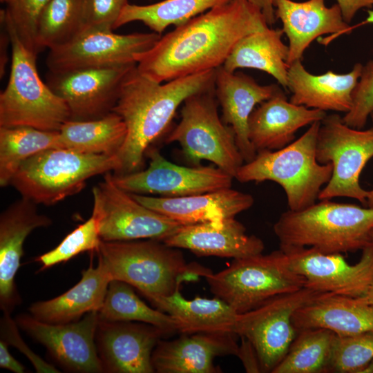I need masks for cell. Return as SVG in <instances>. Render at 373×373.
<instances>
[{
    "label": "cell",
    "instance_id": "cell-1",
    "mask_svg": "<svg viewBox=\"0 0 373 373\" xmlns=\"http://www.w3.org/2000/svg\"><path fill=\"white\" fill-rule=\"evenodd\" d=\"M268 27L256 6L246 0H230L161 36L136 57V68L159 83L215 70L241 38Z\"/></svg>",
    "mask_w": 373,
    "mask_h": 373
},
{
    "label": "cell",
    "instance_id": "cell-2",
    "mask_svg": "<svg viewBox=\"0 0 373 373\" xmlns=\"http://www.w3.org/2000/svg\"><path fill=\"white\" fill-rule=\"evenodd\" d=\"M215 75L216 69L162 84L133 67L122 84L112 111L126 127L125 141L115 155L113 174L141 170L148 149L168 130L179 106L191 95L213 88Z\"/></svg>",
    "mask_w": 373,
    "mask_h": 373
},
{
    "label": "cell",
    "instance_id": "cell-3",
    "mask_svg": "<svg viewBox=\"0 0 373 373\" xmlns=\"http://www.w3.org/2000/svg\"><path fill=\"white\" fill-rule=\"evenodd\" d=\"M96 253L111 280L129 284L149 302L212 273L200 264L186 262L179 249L157 240H102Z\"/></svg>",
    "mask_w": 373,
    "mask_h": 373
},
{
    "label": "cell",
    "instance_id": "cell-4",
    "mask_svg": "<svg viewBox=\"0 0 373 373\" xmlns=\"http://www.w3.org/2000/svg\"><path fill=\"white\" fill-rule=\"evenodd\" d=\"M372 228L373 207L323 200L283 213L274 231L280 249L312 247L325 254H343L371 243Z\"/></svg>",
    "mask_w": 373,
    "mask_h": 373
},
{
    "label": "cell",
    "instance_id": "cell-5",
    "mask_svg": "<svg viewBox=\"0 0 373 373\" xmlns=\"http://www.w3.org/2000/svg\"><path fill=\"white\" fill-rule=\"evenodd\" d=\"M320 121L286 146L263 150L238 169L235 179L240 182L272 181L283 189L289 210L299 211L316 202L328 183L332 166L316 159V142Z\"/></svg>",
    "mask_w": 373,
    "mask_h": 373
},
{
    "label": "cell",
    "instance_id": "cell-6",
    "mask_svg": "<svg viewBox=\"0 0 373 373\" xmlns=\"http://www.w3.org/2000/svg\"><path fill=\"white\" fill-rule=\"evenodd\" d=\"M10 37L11 66L6 88L0 94V127L30 126L59 131L70 119L66 102L39 77L37 56L21 42L1 10Z\"/></svg>",
    "mask_w": 373,
    "mask_h": 373
},
{
    "label": "cell",
    "instance_id": "cell-7",
    "mask_svg": "<svg viewBox=\"0 0 373 373\" xmlns=\"http://www.w3.org/2000/svg\"><path fill=\"white\" fill-rule=\"evenodd\" d=\"M115 167V155L54 148L25 160L10 184L36 204L52 205L81 191L90 178Z\"/></svg>",
    "mask_w": 373,
    "mask_h": 373
},
{
    "label": "cell",
    "instance_id": "cell-8",
    "mask_svg": "<svg viewBox=\"0 0 373 373\" xmlns=\"http://www.w3.org/2000/svg\"><path fill=\"white\" fill-rule=\"evenodd\" d=\"M213 294L238 314L305 287V280L290 267L280 249L267 254L233 259L224 269L205 277Z\"/></svg>",
    "mask_w": 373,
    "mask_h": 373
},
{
    "label": "cell",
    "instance_id": "cell-9",
    "mask_svg": "<svg viewBox=\"0 0 373 373\" xmlns=\"http://www.w3.org/2000/svg\"><path fill=\"white\" fill-rule=\"evenodd\" d=\"M215 86L189 97L182 104L179 123L166 137L175 142L193 164L209 161L233 178L244 164L232 128L220 118Z\"/></svg>",
    "mask_w": 373,
    "mask_h": 373
},
{
    "label": "cell",
    "instance_id": "cell-10",
    "mask_svg": "<svg viewBox=\"0 0 373 373\" xmlns=\"http://www.w3.org/2000/svg\"><path fill=\"white\" fill-rule=\"evenodd\" d=\"M373 157V127L357 129L346 125L338 114L327 115L321 122L316 142V159L329 163L332 174L318 198L356 199L367 204V191L359 182L362 170Z\"/></svg>",
    "mask_w": 373,
    "mask_h": 373
},
{
    "label": "cell",
    "instance_id": "cell-11",
    "mask_svg": "<svg viewBox=\"0 0 373 373\" xmlns=\"http://www.w3.org/2000/svg\"><path fill=\"white\" fill-rule=\"evenodd\" d=\"M323 294L304 287L238 314L233 333L253 345L261 372L271 373L287 352L298 332L292 322L295 312Z\"/></svg>",
    "mask_w": 373,
    "mask_h": 373
},
{
    "label": "cell",
    "instance_id": "cell-12",
    "mask_svg": "<svg viewBox=\"0 0 373 373\" xmlns=\"http://www.w3.org/2000/svg\"><path fill=\"white\" fill-rule=\"evenodd\" d=\"M162 35L151 32L119 35L113 30L89 28L67 43L49 50L48 72L136 64V57L152 48Z\"/></svg>",
    "mask_w": 373,
    "mask_h": 373
},
{
    "label": "cell",
    "instance_id": "cell-13",
    "mask_svg": "<svg viewBox=\"0 0 373 373\" xmlns=\"http://www.w3.org/2000/svg\"><path fill=\"white\" fill-rule=\"evenodd\" d=\"M92 192V214L97 220L102 240L163 241L182 225L137 202L115 184L111 171L104 174V180Z\"/></svg>",
    "mask_w": 373,
    "mask_h": 373
},
{
    "label": "cell",
    "instance_id": "cell-14",
    "mask_svg": "<svg viewBox=\"0 0 373 373\" xmlns=\"http://www.w3.org/2000/svg\"><path fill=\"white\" fill-rule=\"evenodd\" d=\"M149 166L133 173L115 175V184L135 194L181 197L231 187L233 177L216 166L189 167L165 158L157 149L149 148Z\"/></svg>",
    "mask_w": 373,
    "mask_h": 373
},
{
    "label": "cell",
    "instance_id": "cell-15",
    "mask_svg": "<svg viewBox=\"0 0 373 373\" xmlns=\"http://www.w3.org/2000/svg\"><path fill=\"white\" fill-rule=\"evenodd\" d=\"M281 250L292 270L305 278V287L318 292L359 298L373 281V242L362 249L360 260L354 265L342 254H325L312 247Z\"/></svg>",
    "mask_w": 373,
    "mask_h": 373
},
{
    "label": "cell",
    "instance_id": "cell-16",
    "mask_svg": "<svg viewBox=\"0 0 373 373\" xmlns=\"http://www.w3.org/2000/svg\"><path fill=\"white\" fill-rule=\"evenodd\" d=\"M19 328L44 345L50 356L64 370L77 373L104 372L95 335L98 312H91L77 321L52 324L40 321L31 314H19Z\"/></svg>",
    "mask_w": 373,
    "mask_h": 373
},
{
    "label": "cell",
    "instance_id": "cell-17",
    "mask_svg": "<svg viewBox=\"0 0 373 373\" xmlns=\"http://www.w3.org/2000/svg\"><path fill=\"white\" fill-rule=\"evenodd\" d=\"M135 66L48 72L46 84L66 102L70 119H97L112 112L125 77Z\"/></svg>",
    "mask_w": 373,
    "mask_h": 373
},
{
    "label": "cell",
    "instance_id": "cell-18",
    "mask_svg": "<svg viewBox=\"0 0 373 373\" xmlns=\"http://www.w3.org/2000/svg\"><path fill=\"white\" fill-rule=\"evenodd\" d=\"M168 333L144 323L99 320L95 343L103 372L152 373V353Z\"/></svg>",
    "mask_w": 373,
    "mask_h": 373
},
{
    "label": "cell",
    "instance_id": "cell-19",
    "mask_svg": "<svg viewBox=\"0 0 373 373\" xmlns=\"http://www.w3.org/2000/svg\"><path fill=\"white\" fill-rule=\"evenodd\" d=\"M37 204L22 197L0 216V307L11 314L21 303L15 276L24 254L23 244L35 229L47 227L52 220L39 213Z\"/></svg>",
    "mask_w": 373,
    "mask_h": 373
},
{
    "label": "cell",
    "instance_id": "cell-20",
    "mask_svg": "<svg viewBox=\"0 0 373 373\" xmlns=\"http://www.w3.org/2000/svg\"><path fill=\"white\" fill-rule=\"evenodd\" d=\"M232 332L182 334L163 340L154 348L151 363L157 373H218L216 357L236 356L239 344Z\"/></svg>",
    "mask_w": 373,
    "mask_h": 373
},
{
    "label": "cell",
    "instance_id": "cell-21",
    "mask_svg": "<svg viewBox=\"0 0 373 373\" xmlns=\"http://www.w3.org/2000/svg\"><path fill=\"white\" fill-rule=\"evenodd\" d=\"M276 18L283 23V31L289 39V66L301 60L305 50L316 39L331 34L319 43L327 45L338 36L345 34L349 24L342 16L339 6L336 3L327 7L325 0H307L298 2L292 0H274Z\"/></svg>",
    "mask_w": 373,
    "mask_h": 373
},
{
    "label": "cell",
    "instance_id": "cell-22",
    "mask_svg": "<svg viewBox=\"0 0 373 373\" xmlns=\"http://www.w3.org/2000/svg\"><path fill=\"white\" fill-rule=\"evenodd\" d=\"M215 94L222 108V119L230 126L245 162L256 155L248 134L249 117L257 104L271 97L280 88L260 85L242 72H229L222 66L216 69Z\"/></svg>",
    "mask_w": 373,
    "mask_h": 373
},
{
    "label": "cell",
    "instance_id": "cell-23",
    "mask_svg": "<svg viewBox=\"0 0 373 373\" xmlns=\"http://www.w3.org/2000/svg\"><path fill=\"white\" fill-rule=\"evenodd\" d=\"M162 242L186 249L199 256L233 259L262 253L263 241L248 235L245 227L235 218L191 224H182Z\"/></svg>",
    "mask_w": 373,
    "mask_h": 373
},
{
    "label": "cell",
    "instance_id": "cell-24",
    "mask_svg": "<svg viewBox=\"0 0 373 373\" xmlns=\"http://www.w3.org/2000/svg\"><path fill=\"white\" fill-rule=\"evenodd\" d=\"M326 112L287 101L281 89L251 113L248 124L250 142L256 153L282 149L294 140L300 128L321 122Z\"/></svg>",
    "mask_w": 373,
    "mask_h": 373
},
{
    "label": "cell",
    "instance_id": "cell-25",
    "mask_svg": "<svg viewBox=\"0 0 373 373\" xmlns=\"http://www.w3.org/2000/svg\"><path fill=\"white\" fill-rule=\"evenodd\" d=\"M131 194L145 207L182 224L236 218L254 203L251 195L231 187L181 197Z\"/></svg>",
    "mask_w": 373,
    "mask_h": 373
},
{
    "label": "cell",
    "instance_id": "cell-26",
    "mask_svg": "<svg viewBox=\"0 0 373 373\" xmlns=\"http://www.w3.org/2000/svg\"><path fill=\"white\" fill-rule=\"evenodd\" d=\"M363 65L356 63L351 71L338 74L328 70L321 75L308 72L297 60L288 69L287 88L289 102L309 108L347 113L352 104V94Z\"/></svg>",
    "mask_w": 373,
    "mask_h": 373
},
{
    "label": "cell",
    "instance_id": "cell-27",
    "mask_svg": "<svg viewBox=\"0 0 373 373\" xmlns=\"http://www.w3.org/2000/svg\"><path fill=\"white\" fill-rule=\"evenodd\" d=\"M297 331L328 329L338 336L373 331V305L358 298L324 294L297 309L292 316Z\"/></svg>",
    "mask_w": 373,
    "mask_h": 373
},
{
    "label": "cell",
    "instance_id": "cell-28",
    "mask_svg": "<svg viewBox=\"0 0 373 373\" xmlns=\"http://www.w3.org/2000/svg\"><path fill=\"white\" fill-rule=\"evenodd\" d=\"M111 281L103 265L98 261L94 267L91 260L75 285L57 297L31 304L28 310L34 318L48 323L77 321L82 316L100 309Z\"/></svg>",
    "mask_w": 373,
    "mask_h": 373
},
{
    "label": "cell",
    "instance_id": "cell-29",
    "mask_svg": "<svg viewBox=\"0 0 373 373\" xmlns=\"http://www.w3.org/2000/svg\"><path fill=\"white\" fill-rule=\"evenodd\" d=\"M150 303L178 322L180 334L233 333L238 315L218 297H195L189 300L182 296L180 289L170 296L155 298Z\"/></svg>",
    "mask_w": 373,
    "mask_h": 373
},
{
    "label": "cell",
    "instance_id": "cell-30",
    "mask_svg": "<svg viewBox=\"0 0 373 373\" xmlns=\"http://www.w3.org/2000/svg\"><path fill=\"white\" fill-rule=\"evenodd\" d=\"M282 29L269 27L241 38L234 46L223 64V68L233 73L239 68L264 71L287 88L289 46L282 41Z\"/></svg>",
    "mask_w": 373,
    "mask_h": 373
},
{
    "label": "cell",
    "instance_id": "cell-31",
    "mask_svg": "<svg viewBox=\"0 0 373 373\" xmlns=\"http://www.w3.org/2000/svg\"><path fill=\"white\" fill-rule=\"evenodd\" d=\"M62 148L88 154L116 155L126 136L122 118L112 111L93 120L69 119L59 131Z\"/></svg>",
    "mask_w": 373,
    "mask_h": 373
},
{
    "label": "cell",
    "instance_id": "cell-32",
    "mask_svg": "<svg viewBox=\"0 0 373 373\" xmlns=\"http://www.w3.org/2000/svg\"><path fill=\"white\" fill-rule=\"evenodd\" d=\"M230 0H163L140 6L127 3L114 30L133 21L142 22L152 32L162 35L169 26H180L193 17Z\"/></svg>",
    "mask_w": 373,
    "mask_h": 373
},
{
    "label": "cell",
    "instance_id": "cell-33",
    "mask_svg": "<svg viewBox=\"0 0 373 373\" xmlns=\"http://www.w3.org/2000/svg\"><path fill=\"white\" fill-rule=\"evenodd\" d=\"M54 148H62L59 131L30 126L0 127V186L10 184L25 160Z\"/></svg>",
    "mask_w": 373,
    "mask_h": 373
},
{
    "label": "cell",
    "instance_id": "cell-34",
    "mask_svg": "<svg viewBox=\"0 0 373 373\" xmlns=\"http://www.w3.org/2000/svg\"><path fill=\"white\" fill-rule=\"evenodd\" d=\"M99 320L132 321L158 327L168 334L179 332L180 324L171 315L149 307L135 293L134 287L117 280L110 282L103 305L98 311Z\"/></svg>",
    "mask_w": 373,
    "mask_h": 373
},
{
    "label": "cell",
    "instance_id": "cell-35",
    "mask_svg": "<svg viewBox=\"0 0 373 373\" xmlns=\"http://www.w3.org/2000/svg\"><path fill=\"white\" fill-rule=\"evenodd\" d=\"M337 335L323 328L298 330L287 352L271 373L329 372Z\"/></svg>",
    "mask_w": 373,
    "mask_h": 373
},
{
    "label": "cell",
    "instance_id": "cell-36",
    "mask_svg": "<svg viewBox=\"0 0 373 373\" xmlns=\"http://www.w3.org/2000/svg\"><path fill=\"white\" fill-rule=\"evenodd\" d=\"M82 30V0H50L39 20V46L41 51L59 46Z\"/></svg>",
    "mask_w": 373,
    "mask_h": 373
},
{
    "label": "cell",
    "instance_id": "cell-37",
    "mask_svg": "<svg viewBox=\"0 0 373 373\" xmlns=\"http://www.w3.org/2000/svg\"><path fill=\"white\" fill-rule=\"evenodd\" d=\"M102 242L97 218L92 216L79 225L52 250L38 256L35 261L41 267L40 271L57 264L66 262L85 251H97Z\"/></svg>",
    "mask_w": 373,
    "mask_h": 373
},
{
    "label": "cell",
    "instance_id": "cell-38",
    "mask_svg": "<svg viewBox=\"0 0 373 373\" xmlns=\"http://www.w3.org/2000/svg\"><path fill=\"white\" fill-rule=\"evenodd\" d=\"M373 360V331L337 336L329 372L359 373Z\"/></svg>",
    "mask_w": 373,
    "mask_h": 373
},
{
    "label": "cell",
    "instance_id": "cell-39",
    "mask_svg": "<svg viewBox=\"0 0 373 373\" xmlns=\"http://www.w3.org/2000/svg\"><path fill=\"white\" fill-rule=\"evenodd\" d=\"M50 0H8L6 17L23 45L35 56L41 51L37 41L41 16Z\"/></svg>",
    "mask_w": 373,
    "mask_h": 373
},
{
    "label": "cell",
    "instance_id": "cell-40",
    "mask_svg": "<svg viewBox=\"0 0 373 373\" xmlns=\"http://www.w3.org/2000/svg\"><path fill=\"white\" fill-rule=\"evenodd\" d=\"M373 112V59L363 66L352 94L350 110L342 117L347 126L362 129Z\"/></svg>",
    "mask_w": 373,
    "mask_h": 373
},
{
    "label": "cell",
    "instance_id": "cell-41",
    "mask_svg": "<svg viewBox=\"0 0 373 373\" xmlns=\"http://www.w3.org/2000/svg\"><path fill=\"white\" fill-rule=\"evenodd\" d=\"M127 3L128 0H82L83 30L103 28L113 30Z\"/></svg>",
    "mask_w": 373,
    "mask_h": 373
},
{
    "label": "cell",
    "instance_id": "cell-42",
    "mask_svg": "<svg viewBox=\"0 0 373 373\" xmlns=\"http://www.w3.org/2000/svg\"><path fill=\"white\" fill-rule=\"evenodd\" d=\"M18 325L10 316V314L3 312L1 318V339L12 345L23 353L31 362L38 373H57L60 371L54 365L43 360L23 342L18 330Z\"/></svg>",
    "mask_w": 373,
    "mask_h": 373
},
{
    "label": "cell",
    "instance_id": "cell-43",
    "mask_svg": "<svg viewBox=\"0 0 373 373\" xmlns=\"http://www.w3.org/2000/svg\"><path fill=\"white\" fill-rule=\"evenodd\" d=\"M236 356L241 361L247 372H261L260 365L256 351L251 342L245 337H240Z\"/></svg>",
    "mask_w": 373,
    "mask_h": 373
},
{
    "label": "cell",
    "instance_id": "cell-44",
    "mask_svg": "<svg viewBox=\"0 0 373 373\" xmlns=\"http://www.w3.org/2000/svg\"><path fill=\"white\" fill-rule=\"evenodd\" d=\"M344 21L348 24L362 8L373 7V0H336Z\"/></svg>",
    "mask_w": 373,
    "mask_h": 373
},
{
    "label": "cell",
    "instance_id": "cell-45",
    "mask_svg": "<svg viewBox=\"0 0 373 373\" xmlns=\"http://www.w3.org/2000/svg\"><path fill=\"white\" fill-rule=\"evenodd\" d=\"M8 344L3 340L0 341V367L15 373L26 372V367L17 361L8 349Z\"/></svg>",
    "mask_w": 373,
    "mask_h": 373
},
{
    "label": "cell",
    "instance_id": "cell-46",
    "mask_svg": "<svg viewBox=\"0 0 373 373\" xmlns=\"http://www.w3.org/2000/svg\"><path fill=\"white\" fill-rule=\"evenodd\" d=\"M1 21V37H0V75L1 77L5 75L6 68L8 61V46L11 44L10 37L8 31L4 17L0 14Z\"/></svg>",
    "mask_w": 373,
    "mask_h": 373
},
{
    "label": "cell",
    "instance_id": "cell-47",
    "mask_svg": "<svg viewBox=\"0 0 373 373\" xmlns=\"http://www.w3.org/2000/svg\"><path fill=\"white\" fill-rule=\"evenodd\" d=\"M258 8L263 14L268 26H272L276 21L274 0H246Z\"/></svg>",
    "mask_w": 373,
    "mask_h": 373
},
{
    "label": "cell",
    "instance_id": "cell-48",
    "mask_svg": "<svg viewBox=\"0 0 373 373\" xmlns=\"http://www.w3.org/2000/svg\"><path fill=\"white\" fill-rule=\"evenodd\" d=\"M367 24H373V10H367V17L366 19L361 22L360 23H358L355 26H349V28L347 29L345 34L350 33L352 31H353L356 28H358L361 26H364Z\"/></svg>",
    "mask_w": 373,
    "mask_h": 373
},
{
    "label": "cell",
    "instance_id": "cell-49",
    "mask_svg": "<svg viewBox=\"0 0 373 373\" xmlns=\"http://www.w3.org/2000/svg\"><path fill=\"white\" fill-rule=\"evenodd\" d=\"M358 298L367 303L373 305V281L365 294Z\"/></svg>",
    "mask_w": 373,
    "mask_h": 373
},
{
    "label": "cell",
    "instance_id": "cell-50",
    "mask_svg": "<svg viewBox=\"0 0 373 373\" xmlns=\"http://www.w3.org/2000/svg\"><path fill=\"white\" fill-rule=\"evenodd\" d=\"M371 117L373 122V116ZM367 205L368 207H373V189L367 191Z\"/></svg>",
    "mask_w": 373,
    "mask_h": 373
},
{
    "label": "cell",
    "instance_id": "cell-51",
    "mask_svg": "<svg viewBox=\"0 0 373 373\" xmlns=\"http://www.w3.org/2000/svg\"><path fill=\"white\" fill-rule=\"evenodd\" d=\"M359 373H373V360L366 365Z\"/></svg>",
    "mask_w": 373,
    "mask_h": 373
},
{
    "label": "cell",
    "instance_id": "cell-52",
    "mask_svg": "<svg viewBox=\"0 0 373 373\" xmlns=\"http://www.w3.org/2000/svg\"><path fill=\"white\" fill-rule=\"evenodd\" d=\"M371 240H372V242H373V228H372V230L371 231Z\"/></svg>",
    "mask_w": 373,
    "mask_h": 373
},
{
    "label": "cell",
    "instance_id": "cell-53",
    "mask_svg": "<svg viewBox=\"0 0 373 373\" xmlns=\"http://www.w3.org/2000/svg\"><path fill=\"white\" fill-rule=\"evenodd\" d=\"M8 0H1L2 3H6Z\"/></svg>",
    "mask_w": 373,
    "mask_h": 373
},
{
    "label": "cell",
    "instance_id": "cell-54",
    "mask_svg": "<svg viewBox=\"0 0 373 373\" xmlns=\"http://www.w3.org/2000/svg\"><path fill=\"white\" fill-rule=\"evenodd\" d=\"M372 116H373V112H372V113L371 114L370 117H372Z\"/></svg>",
    "mask_w": 373,
    "mask_h": 373
}]
</instances>
